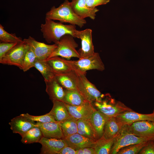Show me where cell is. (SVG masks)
I'll use <instances>...</instances> for the list:
<instances>
[{
    "label": "cell",
    "instance_id": "1",
    "mask_svg": "<svg viewBox=\"0 0 154 154\" xmlns=\"http://www.w3.org/2000/svg\"><path fill=\"white\" fill-rule=\"evenodd\" d=\"M75 25H65L63 23L56 22L53 20L45 19V23L41 25L40 30L43 38L48 43H56L63 36L69 34L74 38H79V31Z\"/></svg>",
    "mask_w": 154,
    "mask_h": 154
},
{
    "label": "cell",
    "instance_id": "2",
    "mask_svg": "<svg viewBox=\"0 0 154 154\" xmlns=\"http://www.w3.org/2000/svg\"><path fill=\"white\" fill-rule=\"evenodd\" d=\"M45 19L56 20L63 23L76 25L82 28L86 23L84 19L80 17L73 11L68 0H65L58 7H52L46 14Z\"/></svg>",
    "mask_w": 154,
    "mask_h": 154
},
{
    "label": "cell",
    "instance_id": "3",
    "mask_svg": "<svg viewBox=\"0 0 154 154\" xmlns=\"http://www.w3.org/2000/svg\"><path fill=\"white\" fill-rule=\"evenodd\" d=\"M92 104L97 110L108 117H116L123 112L133 110L122 102L112 98L108 94H104L100 101L95 102Z\"/></svg>",
    "mask_w": 154,
    "mask_h": 154
},
{
    "label": "cell",
    "instance_id": "4",
    "mask_svg": "<svg viewBox=\"0 0 154 154\" xmlns=\"http://www.w3.org/2000/svg\"><path fill=\"white\" fill-rule=\"evenodd\" d=\"M64 60L72 70L86 75L88 70L94 69L102 71L105 69L104 64L98 52H95L91 57L80 58L76 60H70L64 58Z\"/></svg>",
    "mask_w": 154,
    "mask_h": 154
},
{
    "label": "cell",
    "instance_id": "5",
    "mask_svg": "<svg viewBox=\"0 0 154 154\" xmlns=\"http://www.w3.org/2000/svg\"><path fill=\"white\" fill-rule=\"evenodd\" d=\"M74 38L69 34L62 36L56 43L57 47L49 58L54 56H59L68 60H69L72 57L80 58V54L76 49L78 44Z\"/></svg>",
    "mask_w": 154,
    "mask_h": 154
},
{
    "label": "cell",
    "instance_id": "6",
    "mask_svg": "<svg viewBox=\"0 0 154 154\" xmlns=\"http://www.w3.org/2000/svg\"><path fill=\"white\" fill-rule=\"evenodd\" d=\"M77 73V90L83 98L92 104L95 102L100 101L104 94H102L96 86L87 79L86 74Z\"/></svg>",
    "mask_w": 154,
    "mask_h": 154
},
{
    "label": "cell",
    "instance_id": "7",
    "mask_svg": "<svg viewBox=\"0 0 154 154\" xmlns=\"http://www.w3.org/2000/svg\"><path fill=\"white\" fill-rule=\"evenodd\" d=\"M149 141L150 140L148 139L133 134L129 131L126 125H124L115 137L110 154H117L119 150L123 147Z\"/></svg>",
    "mask_w": 154,
    "mask_h": 154
},
{
    "label": "cell",
    "instance_id": "8",
    "mask_svg": "<svg viewBox=\"0 0 154 154\" xmlns=\"http://www.w3.org/2000/svg\"><path fill=\"white\" fill-rule=\"evenodd\" d=\"M30 48L24 41L18 43L0 60L3 64L13 65L22 70L23 61L26 52Z\"/></svg>",
    "mask_w": 154,
    "mask_h": 154
},
{
    "label": "cell",
    "instance_id": "9",
    "mask_svg": "<svg viewBox=\"0 0 154 154\" xmlns=\"http://www.w3.org/2000/svg\"><path fill=\"white\" fill-rule=\"evenodd\" d=\"M23 40L29 45L37 59L39 60H46L48 59L57 47L56 43L52 45L47 44L37 41L30 36Z\"/></svg>",
    "mask_w": 154,
    "mask_h": 154
},
{
    "label": "cell",
    "instance_id": "10",
    "mask_svg": "<svg viewBox=\"0 0 154 154\" xmlns=\"http://www.w3.org/2000/svg\"><path fill=\"white\" fill-rule=\"evenodd\" d=\"M129 131L135 135L147 138L150 140L154 139V122L144 120L126 125Z\"/></svg>",
    "mask_w": 154,
    "mask_h": 154
},
{
    "label": "cell",
    "instance_id": "11",
    "mask_svg": "<svg viewBox=\"0 0 154 154\" xmlns=\"http://www.w3.org/2000/svg\"><path fill=\"white\" fill-rule=\"evenodd\" d=\"M65 103L70 115L77 120H89L96 109L92 103L87 101L78 106Z\"/></svg>",
    "mask_w": 154,
    "mask_h": 154
},
{
    "label": "cell",
    "instance_id": "12",
    "mask_svg": "<svg viewBox=\"0 0 154 154\" xmlns=\"http://www.w3.org/2000/svg\"><path fill=\"white\" fill-rule=\"evenodd\" d=\"M92 32L90 29L79 31V38L81 41V48L79 52L80 58L91 57L95 52L92 41Z\"/></svg>",
    "mask_w": 154,
    "mask_h": 154
},
{
    "label": "cell",
    "instance_id": "13",
    "mask_svg": "<svg viewBox=\"0 0 154 154\" xmlns=\"http://www.w3.org/2000/svg\"><path fill=\"white\" fill-rule=\"evenodd\" d=\"M38 143L42 145L40 153L58 154L67 144L64 139L48 138L43 137Z\"/></svg>",
    "mask_w": 154,
    "mask_h": 154
},
{
    "label": "cell",
    "instance_id": "14",
    "mask_svg": "<svg viewBox=\"0 0 154 154\" xmlns=\"http://www.w3.org/2000/svg\"><path fill=\"white\" fill-rule=\"evenodd\" d=\"M36 123L21 114L11 119L9 124L13 133H18L22 136L36 126Z\"/></svg>",
    "mask_w": 154,
    "mask_h": 154
},
{
    "label": "cell",
    "instance_id": "15",
    "mask_svg": "<svg viewBox=\"0 0 154 154\" xmlns=\"http://www.w3.org/2000/svg\"><path fill=\"white\" fill-rule=\"evenodd\" d=\"M70 4L74 13L82 19L87 17L94 20L99 10L96 8L88 7L86 0H72Z\"/></svg>",
    "mask_w": 154,
    "mask_h": 154
},
{
    "label": "cell",
    "instance_id": "16",
    "mask_svg": "<svg viewBox=\"0 0 154 154\" xmlns=\"http://www.w3.org/2000/svg\"><path fill=\"white\" fill-rule=\"evenodd\" d=\"M116 117L123 125L137 121L148 120L154 121V112L149 114H140L132 111H127L121 113Z\"/></svg>",
    "mask_w": 154,
    "mask_h": 154
},
{
    "label": "cell",
    "instance_id": "17",
    "mask_svg": "<svg viewBox=\"0 0 154 154\" xmlns=\"http://www.w3.org/2000/svg\"><path fill=\"white\" fill-rule=\"evenodd\" d=\"M36 125L39 127L44 137L58 139L65 138L59 122L45 123L37 122Z\"/></svg>",
    "mask_w": 154,
    "mask_h": 154
},
{
    "label": "cell",
    "instance_id": "18",
    "mask_svg": "<svg viewBox=\"0 0 154 154\" xmlns=\"http://www.w3.org/2000/svg\"><path fill=\"white\" fill-rule=\"evenodd\" d=\"M67 146L76 150L86 147H92L95 141L76 133L65 138Z\"/></svg>",
    "mask_w": 154,
    "mask_h": 154
},
{
    "label": "cell",
    "instance_id": "19",
    "mask_svg": "<svg viewBox=\"0 0 154 154\" xmlns=\"http://www.w3.org/2000/svg\"><path fill=\"white\" fill-rule=\"evenodd\" d=\"M108 117L96 109L89 120L93 129L96 140L102 136L105 125Z\"/></svg>",
    "mask_w": 154,
    "mask_h": 154
},
{
    "label": "cell",
    "instance_id": "20",
    "mask_svg": "<svg viewBox=\"0 0 154 154\" xmlns=\"http://www.w3.org/2000/svg\"><path fill=\"white\" fill-rule=\"evenodd\" d=\"M55 77L64 89L78 90V74L74 70H72L63 74L55 75Z\"/></svg>",
    "mask_w": 154,
    "mask_h": 154
},
{
    "label": "cell",
    "instance_id": "21",
    "mask_svg": "<svg viewBox=\"0 0 154 154\" xmlns=\"http://www.w3.org/2000/svg\"><path fill=\"white\" fill-rule=\"evenodd\" d=\"M46 91L52 101H62L65 94V89L59 84L55 76L51 79L45 81Z\"/></svg>",
    "mask_w": 154,
    "mask_h": 154
},
{
    "label": "cell",
    "instance_id": "22",
    "mask_svg": "<svg viewBox=\"0 0 154 154\" xmlns=\"http://www.w3.org/2000/svg\"><path fill=\"white\" fill-rule=\"evenodd\" d=\"M123 126L116 117H108L105 125L102 137L107 139L116 137Z\"/></svg>",
    "mask_w": 154,
    "mask_h": 154
},
{
    "label": "cell",
    "instance_id": "23",
    "mask_svg": "<svg viewBox=\"0 0 154 154\" xmlns=\"http://www.w3.org/2000/svg\"><path fill=\"white\" fill-rule=\"evenodd\" d=\"M52 102V108L48 113L53 116L56 121H62L71 116L64 102L58 100Z\"/></svg>",
    "mask_w": 154,
    "mask_h": 154
},
{
    "label": "cell",
    "instance_id": "24",
    "mask_svg": "<svg viewBox=\"0 0 154 154\" xmlns=\"http://www.w3.org/2000/svg\"><path fill=\"white\" fill-rule=\"evenodd\" d=\"M46 60L55 75L65 73L72 70L64 62V58L61 57L54 56Z\"/></svg>",
    "mask_w": 154,
    "mask_h": 154
},
{
    "label": "cell",
    "instance_id": "25",
    "mask_svg": "<svg viewBox=\"0 0 154 154\" xmlns=\"http://www.w3.org/2000/svg\"><path fill=\"white\" fill-rule=\"evenodd\" d=\"M115 137L107 139L102 137L95 141L93 147L95 154H109L114 143Z\"/></svg>",
    "mask_w": 154,
    "mask_h": 154
},
{
    "label": "cell",
    "instance_id": "26",
    "mask_svg": "<svg viewBox=\"0 0 154 154\" xmlns=\"http://www.w3.org/2000/svg\"><path fill=\"white\" fill-rule=\"evenodd\" d=\"M86 100L77 90L65 89V94L62 101L74 106L80 105Z\"/></svg>",
    "mask_w": 154,
    "mask_h": 154
},
{
    "label": "cell",
    "instance_id": "27",
    "mask_svg": "<svg viewBox=\"0 0 154 154\" xmlns=\"http://www.w3.org/2000/svg\"><path fill=\"white\" fill-rule=\"evenodd\" d=\"M21 141L24 144L38 143L43 137L42 132L38 126H36L21 136Z\"/></svg>",
    "mask_w": 154,
    "mask_h": 154
},
{
    "label": "cell",
    "instance_id": "28",
    "mask_svg": "<svg viewBox=\"0 0 154 154\" xmlns=\"http://www.w3.org/2000/svg\"><path fill=\"white\" fill-rule=\"evenodd\" d=\"M77 121L76 119L71 116L63 121L59 122L65 138L77 133Z\"/></svg>",
    "mask_w": 154,
    "mask_h": 154
},
{
    "label": "cell",
    "instance_id": "29",
    "mask_svg": "<svg viewBox=\"0 0 154 154\" xmlns=\"http://www.w3.org/2000/svg\"><path fill=\"white\" fill-rule=\"evenodd\" d=\"M77 133L95 141L96 140L95 134L89 120H77Z\"/></svg>",
    "mask_w": 154,
    "mask_h": 154
},
{
    "label": "cell",
    "instance_id": "30",
    "mask_svg": "<svg viewBox=\"0 0 154 154\" xmlns=\"http://www.w3.org/2000/svg\"><path fill=\"white\" fill-rule=\"evenodd\" d=\"M41 74L44 81L49 80L55 76L51 68L46 60L37 59L34 66Z\"/></svg>",
    "mask_w": 154,
    "mask_h": 154
},
{
    "label": "cell",
    "instance_id": "31",
    "mask_svg": "<svg viewBox=\"0 0 154 154\" xmlns=\"http://www.w3.org/2000/svg\"><path fill=\"white\" fill-rule=\"evenodd\" d=\"M37 59L35 54L30 47L23 58L22 64V70L25 72L34 67Z\"/></svg>",
    "mask_w": 154,
    "mask_h": 154
},
{
    "label": "cell",
    "instance_id": "32",
    "mask_svg": "<svg viewBox=\"0 0 154 154\" xmlns=\"http://www.w3.org/2000/svg\"><path fill=\"white\" fill-rule=\"evenodd\" d=\"M0 42L20 43L23 41L22 38L16 36L15 33H9L4 29V27L0 24Z\"/></svg>",
    "mask_w": 154,
    "mask_h": 154
},
{
    "label": "cell",
    "instance_id": "33",
    "mask_svg": "<svg viewBox=\"0 0 154 154\" xmlns=\"http://www.w3.org/2000/svg\"><path fill=\"white\" fill-rule=\"evenodd\" d=\"M148 141H144L123 147L120 149L117 154H138L146 145Z\"/></svg>",
    "mask_w": 154,
    "mask_h": 154
},
{
    "label": "cell",
    "instance_id": "34",
    "mask_svg": "<svg viewBox=\"0 0 154 154\" xmlns=\"http://www.w3.org/2000/svg\"><path fill=\"white\" fill-rule=\"evenodd\" d=\"M29 119L34 121L39 122L42 123L49 122H57L53 116L48 113L44 115L35 116L31 115L28 113L22 114Z\"/></svg>",
    "mask_w": 154,
    "mask_h": 154
},
{
    "label": "cell",
    "instance_id": "35",
    "mask_svg": "<svg viewBox=\"0 0 154 154\" xmlns=\"http://www.w3.org/2000/svg\"><path fill=\"white\" fill-rule=\"evenodd\" d=\"M18 43L0 42V60L3 58L6 54Z\"/></svg>",
    "mask_w": 154,
    "mask_h": 154
},
{
    "label": "cell",
    "instance_id": "36",
    "mask_svg": "<svg viewBox=\"0 0 154 154\" xmlns=\"http://www.w3.org/2000/svg\"><path fill=\"white\" fill-rule=\"evenodd\" d=\"M139 153L140 154H154V143L153 140L149 141Z\"/></svg>",
    "mask_w": 154,
    "mask_h": 154
},
{
    "label": "cell",
    "instance_id": "37",
    "mask_svg": "<svg viewBox=\"0 0 154 154\" xmlns=\"http://www.w3.org/2000/svg\"><path fill=\"white\" fill-rule=\"evenodd\" d=\"M110 0H86L87 6L90 7L95 8L96 7L105 5L109 2Z\"/></svg>",
    "mask_w": 154,
    "mask_h": 154
},
{
    "label": "cell",
    "instance_id": "38",
    "mask_svg": "<svg viewBox=\"0 0 154 154\" xmlns=\"http://www.w3.org/2000/svg\"><path fill=\"white\" fill-rule=\"evenodd\" d=\"M76 154H95V153L93 147H86L76 150Z\"/></svg>",
    "mask_w": 154,
    "mask_h": 154
},
{
    "label": "cell",
    "instance_id": "39",
    "mask_svg": "<svg viewBox=\"0 0 154 154\" xmlns=\"http://www.w3.org/2000/svg\"><path fill=\"white\" fill-rule=\"evenodd\" d=\"M58 154H76V150L67 145L62 148Z\"/></svg>",
    "mask_w": 154,
    "mask_h": 154
},
{
    "label": "cell",
    "instance_id": "40",
    "mask_svg": "<svg viewBox=\"0 0 154 154\" xmlns=\"http://www.w3.org/2000/svg\"><path fill=\"white\" fill-rule=\"evenodd\" d=\"M153 140V142L154 143V139Z\"/></svg>",
    "mask_w": 154,
    "mask_h": 154
},
{
    "label": "cell",
    "instance_id": "41",
    "mask_svg": "<svg viewBox=\"0 0 154 154\" xmlns=\"http://www.w3.org/2000/svg\"><path fill=\"white\" fill-rule=\"evenodd\" d=\"M153 111L154 112V111ZM153 121L154 122V121Z\"/></svg>",
    "mask_w": 154,
    "mask_h": 154
}]
</instances>
